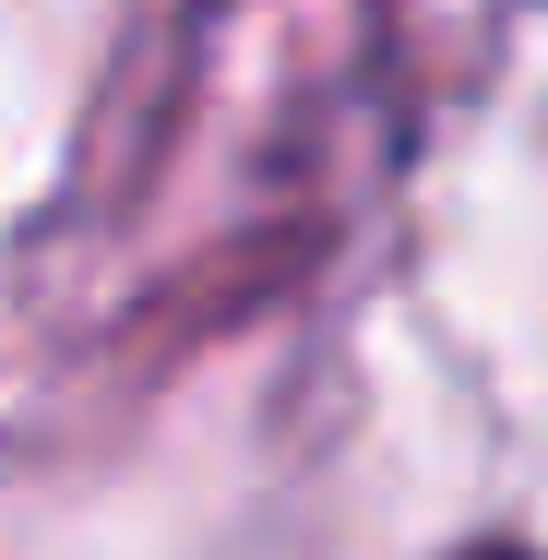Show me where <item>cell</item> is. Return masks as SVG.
<instances>
[{"instance_id":"1","label":"cell","mask_w":548,"mask_h":560,"mask_svg":"<svg viewBox=\"0 0 548 560\" xmlns=\"http://www.w3.org/2000/svg\"><path fill=\"white\" fill-rule=\"evenodd\" d=\"M453 560H537V549H501V537H489V549H453Z\"/></svg>"}]
</instances>
